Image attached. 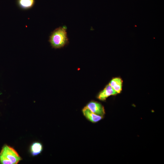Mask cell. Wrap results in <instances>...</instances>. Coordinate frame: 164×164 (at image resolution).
Returning a JSON list of instances; mask_svg holds the SVG:
<instances>
[{
	"label": "cell",
	"instance_id": "1",
	"mask_svg": "<svg viewBox=\"0 0 164 164\" xmlns=\"http://www.w3.org/2000/svg\"><path fill=\"white\" fill-rule=\"evenodd\" d=\"M49 41L53 48L58 49L63 47L68 42L65 28L60 27L56 29L50 35Z\"/></svg>",
	"mask_w": 164,
	"mask_h": 164
},
{
	"label": "cell",
	"instance_id": "2",
	"mask_svg": "<svg viewBox=\"0 0 164 164\" xmlns=\"http://www.w3.org/2000/svg\"><path fill=\"white\" fill-rule=\"evenodd\" d=\"M0 154L10 161L12 164H16L22 159L16 151L12 147L7 145L2 148Z\"/></svg>",
	"mask_w": 164,
	"mask_h": 164
},
{
	"label": "cell",
	"instance_id": "3",
	"mask_svg": "<svg viewBox=\"0 0 164 164\" xmlns=\"http://www.w3.org/2000/svg\"><path fill=\"white\" fill-rule=\"evenodd\" d=\"M86 106L94 114L104 117L105 114V109L100 103L92 101L88 103Z\"/></svg>",
	"mask_w": 164,
	"mask_h": 164
},
{
	"label": "cell",
	"instance_id": "4",
	"mask_svg": "<svg viewBox=\"0 0 164 164\" xmlns=\"http://www.w3.org/2000/svg\"><path fill=\"white\" fill-rule=\"evenodd\" d=\"M117 94L118 93L109 84L98 93L97 97L100 101H104L110 96L115 95Z\"/></svg>",
	"mask_w": 164,
	"mask_h": 164
},
{
	"label": "cell",
	"instance_id": "5",
	"mask_svg": "<svg viewBox=\"0 0 164 164\" xmlns=\"http://www.w3.org/2000/svg\"><path fill=\"white\" fill-rule=\"evenodd\" d=\"M82 112L87 120L93 123L97 122L104 118L94 114L86 106L82 109Z\"/></svg>",
	"mask_w": 164,
	"mask_h": 164
},
{
	"label": "cell",
	"instance_id": "6",
	"mask_svg": "<svg viewBox=\"0 0 164 164\" xmlns=\"http://www.w3.org/2000/svg\"><path fill=\"white\" fill-rule=\"evenodd\" d=\"M122 83L123 81L121 78L116 77L113 78L109 84L118 94L122 91Z\"/></svg>",
	"mask_w": 164,
	"mask_h": 164
},
{
	"label": "cell",
	"instance_id": "7",
	"mask_svg": "<svg viewBox=\"0 0 164 164\" xmlns=\"http://www.w3.org/2000/svg\"><path fill=\"white\" fill-rule=\"evenodd\" d=\"M43 149V146L42 144L39 142L33 143L30 148V152L33 156L37 155L40 154Z\"/></svg>",
	"mask_w": 164,
	"mask_h": 164
},
{
	"label": "cell",
	"instance_id": "8",
	"mask_svg": "<svg viewBox=\"0 0 164 164\" xmlns=\"http://www.w3.org/2000/svg\"><path fill=\"white\" fill-rule=\"evenodd\" d=\"M19 4L21 7L25 9L31 8L33 5L34 0H19Z\"/></svg>",
	"mask_w": 164,
	"mask_h": 164
},
{
	"label": "cell",
	"instance_id": "9",
	"mask_svg": "<svg viewBox=\"0 0 164 164\" xmlns=\"http://www.w3.org/2000/svg\"><path fill=\"white\" fill-rule=\"evenodd\" d=\"M0 163L2 164H12L10 161L0 154Z\"/></svg>",
	"mask_w": 164,
	"mask_h": 164
}]
</instances>
